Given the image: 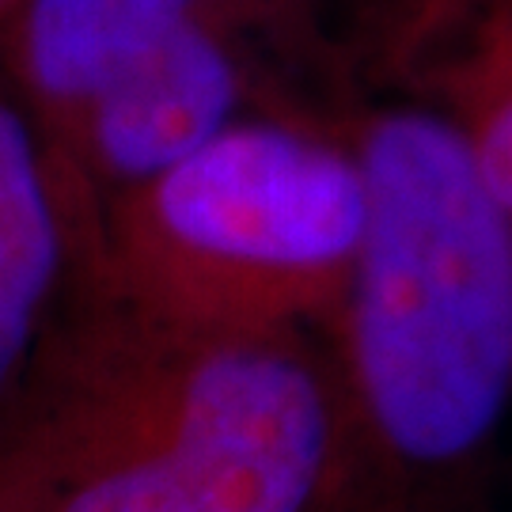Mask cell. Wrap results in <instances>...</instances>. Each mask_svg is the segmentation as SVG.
Returning <instances> with one entry per match:
<instances>
[{"label": "cell", "mask_w": 512, "mask_h": 512, "mask_svg": "<svg viewBox=\"0 0 512 512\" xmlns=\"http://www.w3.org/2000/svg\"><path fill=\"white\" fill-rule=\"evenodd\" d=\"M0 512H4V505H0Z\"/></svg>", "instance_id": "ba28073f"}, {"label": "cell", "mask_w": 512, "mask_h": 512, "mask_svg": "<svg viewBox=\"0 0 512 512\" xmlns=\"http://www.w3.org/2000/svg\"><path fill=\"white\" fill-rule=\"evenodd\" d=\"M349 467L311 334L171 327L88 274L0 406L4 512H319Z\"/></svg>", "instance_id": "6da1fadb"}, {"label": "cell", "mask_w": 512, "mask_h": 512, "mask_svg": "<svg viewBox=\"0 0 512 512\" xmlns=\"http://www.w3.org/2000/svg\"><path fill=\"white\" fill-rule=\"evenodd\" d=\"M289 0H12L0 12V73L50 137L103 84L198 23L270 31Z\"/></svg>", "instance_id": "5b68a950"}, {"label": "cell", "mask_w": 512, "mask_h": 512, "mask_svg": "<svg viewBox=\"0 0 512 512\" xmlns=\"http://www.w3.org/2000/svg\"><path fill=\"white\" fill-rule=\"evenodd\" d=\"M342 126L365 183L327 323L349 452L391 475L448 478L512 414V209L418 99L395 92Z\"/></svg>", "instance_id": "7a4b0ae2"}, {"label": "cell", "mask_w": 512, "mask_h": 512, "mask_svg": "<svg viewBox=\"0 0 512 512\" xmlns=\"http://www.w3.org/2000/svg\"><path fill=\"white\" fill-rule=\"evenodd\" d=\"M365 224L342 122L258 110L95 213L88 281L213 334L327 330Z\"/></svg>", "instance_id": "3957f363"}, {"label": "cell", "mask_w": 512, "mask_h": 512, "mask_svg": "<svg viewBox=\"0 0 512 512\" xmlns=\"http://www.w3.org/2000/svg\"><path fill=\"white\" fill-rule=\"evenodd\" d=\"M92 217L0 73V406L88 274Z\"/></svg>", "instance_id": "8992f818"}, {"label": "cell", "mask_w": 512, "mask_h": 512, "mask_svg": "<svg viewBox=\"0 0 512 512\" xmlns=\"http://www.w3.org/2000/svg\"><path fill=\"white\" fill-rule=\"evenodd\" d=\"M274 107L281 103L262 92L255 31L198 23L126 65L46 141L95 224L107 202Z\"/></svg>", "instance_id": "277c9868"}, {"label": "cell", "mask_w": 512, "mask_h": 512, "mask_svg": "<svg viewBox=\"0 0 512 512\" xmlns=\"http://www.w3.org/2000/svg\"><path fill=\"white\" fill-rule=\"evenodd\" d=\"M395 92L437 110L512 209V0H399Z\"/></svg>", "instance_id": "52a82bcc"}]
</instances>
